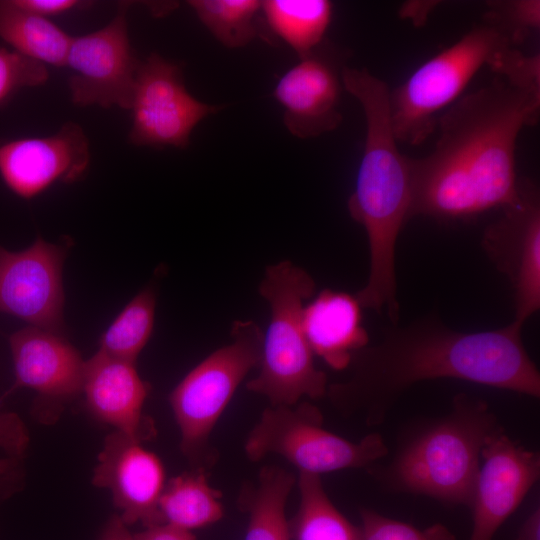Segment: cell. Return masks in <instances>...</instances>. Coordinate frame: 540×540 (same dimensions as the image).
<instances>
[{
	"instance_id": "8fae6325",
	"label": "cell",
	"mask_w": 540,
	"mask_h": 540,
	"mask_svg": "<svg viewBox=\"0 0 540 540\" xmlns=\"http://www.w3.org/2000/svg\"><path fill=\"white\" fill-rule=\"evenodd\" d=\"M484 232L482 247L514 291V321L524 325L540 308V194L529 178L518 179L514 202Z\"/></svg>"
},
{
	"instance_id": "5bb4252c",
	"label": "cell",
	"mask_w": 540,
	"mask_h": 540,
	"mask_svg": "<svg viewBox=\"0 0 540 540\" xmlns=\"http://www.w3.org/2000/svg\"><path fill=\"white\" fill-rule=\"evenodd\" d=\"M481 458L469 506V540H493L540 476L539 453L512 440L503 428L487 439Z\"/></svg>"
},
{
	"instance_id": "ffe728a7",
	"label": "cell",
	"mask_w": 540,
	"mask_h": 540,
	"mask_svg": "<svg viewBox=\"0 0 540 540\" xmlns=\"http://www.w3.org/2000/svg\"><path fill=\"white\" fill-rule=\"evenodd\" d=\"M221 496L209 484L203 468L173 477L159 500L161 523L190 532L210 526L224 516Z\"/></svg>"
},
{
	"instance_id": "4dcf8cb0",
	"label": "cell",
	"mask_w": 540,
	"mask_h": 540,
	"mask_svg": "<svg viewBox=\"0 0 540 540\" xmlns=\"http://www.w3.org/2000/svg\"><path fill=\"white\" fill-rule=\"evenodd\" d=\"M23 482V459L9 456L0 458V506L20 490Z\"/></svg>"
},
{
	"instance_id": "f546056e",
	"label": "cell",
	"mask_w": 540,
	"mask_h": 540,
	"mask_svg": "<svg viewBox=\"0 0 540 540\" xmlns=\"http://www.w3.org/2000/svg\"><path fill=\"white\" fill-rule=\"evenodd\" d=\"M28 444V432L21 418L15 413L0 412V449L6 456L24 458Z\"/></svg>"
},
{
	"instance_id": "d590c367",
	"label": "cell",
	"mask_w": 540,
	"mask_h": 540,
	"mask_svg": "<svg viewBox=\"0 0 540 540\" xmlns=\"http://www.w3.org/2000/svg\"><path fill=\"white\" fill-rule=\"evenodd\" d=\"M514 540H540V510L536 508L522 524Z\"/></svg>"
},
{
	"instance_id": "f1b7e54d",
	"label": "cell",
	"mask_w": 540,
	"mask_h": 540,
	"mask_svg": "<svg viewBox=\"0 0 540 540\" xmlns=\"http://www.w3.org/2000/svg\"><path fill=\"white\" fill-rule=\"evenodd\" d=\"M48 78L44 63L0 47V104L19 89L43 85Z\"/></svg>"
},
{
	"instance_id": "2e32d148",
	"label": "cell",
	"mask_w": 540,
	"mask_h": 540,
	"mask_svg": "<svg viewBox=\"0 0 540 540\" xmlns=\"http://www.w3.org/2000/svg\"><path fill=\"white\" fill-rule=\"evenodd\" d=\"M160 458L139 442L114 431L104 440L92 483L108 489L120 518L128 526L162 524L159 500L166 484Z\"/></svg>"
},
{
	"instance_id": "6da1fadb",
	"label": "cell",
	"mask_w": 540,
	"mask_h": 540,
	"mask_svg": "<svg viewBox=\"0 0 540 540\" xmlns=\"http://www.w3.org/2000/svg\"><path fill=\"white\" fill-rule=\"evenodd\" d=\"M540 116V84L493 73L439 117L434 149L410 157L411 219L471 221L503 209L518 194L516 142Z\"/></svg>"
},
{
	"instance_id": "44dd1931",
	"label": "cell",
	"mask_w": 540,
	"mask_h": 540,
	"mask_svg": "<svg viewBox=\"0 0 540 540\" xmlns=\"http://www.w3.org/2000/svg\"><path fill=\"white\" fill-rule=\"evenodd\" d=\"M294 484L293 474L283 468L261 469L254 486L240 496V506L248 514L244 540H289L285 508Z\"/></svg>"
},
{
	"instance_id": "4316f807",
	"label": "cell",
	"mask_w": 540,
	"mask_h": 540,
	"mask_svg": "<svg viewBox=\"0 0 540 540\" xmlns=\"http://www.w3.org/2000/svg\"><path fill=\"white\" fill-rule=\"evenodd\" d=\"M486 5L482 22L496 28L517 48L540 28L539 0L488 1Z\"/></svg>"
},
{
	"instance_id": "836d02e7",
	"label": "cell",
	"mask_w": 540,
	"mask_h": 540,
	"mask_svg": "<svg viewBox=\"0 0 540 540\" xmlns=\"http://www.w3.org/2000/svg\"><path fill=\"white\" fill-rule=\"evenodd\" d=\"M438 2L433 1H409L399 10L403 18H409L415 26L423 25L428 15Z\"/></svg>"
},
{
	"instance_id": "cb8c5ba5",
	"label": "cell",
	"mask_w": 540,
	"mask_h": 540,
	"mask_svg": "<svg viewBox=\"0 0 540 540\" xmlns=\"http://www.w3.org/2000/svg\"><path fill=\"white\" fill-rule=\"evenodd\" d=\"M261 10L271 30L302 59L325 40L333 5L328 0H266Z\"/></svg>"
},
{
	"instance_id": "d4e9b609",
	"label": "cell",
	"mask_w": 540,
	"mask_h": 540,
	"mask_svg": "<svg viewBox=\"0 0 540 540\" xmlns=\"http://www.w3.org/2000/svg\"><path fill=\"white\" fill-rule=\"evenodd\" d=\"M156 293L147 287L118 314L100 338L99 351L135 363L149 341L155 319Z\"/></svg>"
},
{
	"instance_id": "603a6c76",
	"label": "cell",
	"mask_w": 540,
	"mask_h": 540,
	"mask_svg": "<svg viewBox=\"0 0 540 540\" xmlns=\"http://www.w3.org/2000/svg\"><path fill=\"white\" fill-rule=\"evenodd\" d=\"M298 488L299 506L288 520L289 540H363L361 528L329 499L319 475L300 472Z\"/></svg>"
},
{
	"instance_id": "e0dca14e",
	"label": "cell",
	"mask_w": 540,
	"mask_h": 540,
	"mask_svg": "<svg viewBox=\"0 0 540 540\" xmlns=\"http://www.w3.org/2000/svg\"><path fill=\"white\" fill-rule=\"evenodd\" d=\"M15 372L12 390L37 393V408L52 413L82 393L85 363L79 351L59 332L28 326L9 338Z\"/></svg>"
},
{
	"instance_id": "4fadbf2b",
	"label": "cell",
	"mask_w": 540,
	"mask_h": 540,
	"mask_svg": "<svg viewBox=\"0 0 540 540\" xmlns=\"http://www.w3.org/2000/svg\"><path fill=\"white\" fill-rule=\"evenodd\" d=\"M65 257V248L40 237L19 252L0 246V312L61 333Z\"/></svg>"
},
{
	"instance_id": "3957f363",
	"label": "cell",
	"mask_w": 540,
	"mask_h": 540,
	"mask_svg": "<svg viewBox=\"0 0 540 540\" xmlns=\"http://www.w3.org/2000/svg\"><path fill=\"white\" fill-rule=\"evenodd\" d=\"M344 90L360 103L366 137L356 185L348 199L351 218L361 224L369 247V274L355 296L361 307L385 313L397 325L395 248L398 236L411 219L410 157L398 148L389 111L390 88L367 68L346 66Z\"/></svg>"
},
{
	"instance_id": "7402d4cb",
	"label": "cell",
	"mask_w": 540,
	"mask_h": 540,
	"mask_svg": "<svg viewBox=\"0 0 540 540\" xmlns=\"http://www.w3.org/2000/svg\"><path fill=\"white\" fill-rule=\"evenodd\" d=\"M71 38L49 19L20 8L13 0H0V39L13 50L45 65L65 67Z\"/></svg>"
},
{
	"instance_id": "5b68a950",
	"label": "cell",
	"mask_w": 540,
	"mask_h": 540,
	"mask_svg": "<svg viewBox=\"0 0 540 540\" xmlns=\"http://www.w3.org/2000/svg\"><path fill=\"white\" fill-rule=\"evenodd\" d=\"M314 291L309 273L289 260L268 266L259 285L270 307V321L260 371L247 389L267 397L272 406H293L302 397L318 399L327 392V376L314 364L302 322L304 303Z\"/></svg>"
},
{
	"instance_id": "9c48e42d",
	"label": "cell",
	"mask_w": 540,
	"mask_h": 540,
	"mask_svg": "<svg viewBox=\"0 0 540 540\" xmlns=\"http://www.w3.org/2000/svg\"><path fill=\"white\" fill-rule=\"evenodd\" d=\"M220 108L194 98L181 67L151 53L138 69L129 109V141L136 146L186 148L197 124Z\"/></svg>"
},
{
	"instance_id": "ac0fdd59",
	"label": "cell",
	"mask_w": 540,
	"mask_h": 540,
	"mask_svg": "<svg viewBox=\"0 0 540 540\" xmlns=\"http://www.w3.org/2000/svg\"><path fill=\"white\" fill-rule=\"evenodd\" d=\"M151 386L138 374L135 363L98 350L85 363L82 394L91 415L139 442L156 434L143 406Z\"/></svg>"
},
{
	"instance_id": "52a82bcc",
	"label": "cell",
	"mask_w": 540,
	"mask_h": 540,
	"mask_svg": "<svg viewBox=\"0 0 540 540\" xmlns=\"http://www.w3.org/2000/svg\"><path fill=\"white\" fill-rule=\"evenodd\" d=\"M231 338L189 371L169 396L181 451L197 468L214 463L209 436L240 383L260 363L263 334L256 322L234 321Z\"/></svg>"
},
{
	"instance_id": "8992f818",
	"label": "cell",
	"mask_w": 540,
	"mask_h": 540,
	"mask_svg": "<svg viewBox=\"0 0 540 540\" xmlns=\"http://www.w3.org/2000/svg\"><path fill=\"white\" fill-rule=\"evenodd\" d=\"M510 47L515 46L504 34L481 22L390 90V119L398 143L425 142L435 132L440 112L460 97L483 66L489 67Z\"/></svg>"
},
{
	"instance_id": "7c38bea8",
	"label": "cell",
	"mask_w": 540,
	"mask_h": 540,
	"mask_svg": "<svg viewBox=\"0 0 540 540\" xmlns=\"http://www.w3.org/2000/svg\"><path fill=\"white\" fill-rule=\"evenodd\" d=\"M348 56L325 39L278 80L273 95L284 108V124L292 135L314 138L340 125L342 71Z\"/></svg>"
},
{
	"instance_id": "7a4b0ae2",
	"label": "cell",
	"mask_w": 540,
	"mask_h": 540,
	"mask_svg": "<svg viewBox=\"0 0 540 540\" xmlns=\"http://www.w3.org/2000/svg\"><path fill=\"white\" fill-rule=\"evenodd\" d=\"M523 325L462 332L437 316L387 329L382 340L356 351L351 377L327 392L346 415L368 427L383 424L401 396L427 380L453 378L540 397V373L522 340Z\"/></svg>"
},
{
	"instance_id": "d6986e66",
	"label": "cell",
	"mask_w": 540,
	"mask_h": 540,
	"mask_svg": "<svg viewBox=\"0 0 540 540\" xmlns=\"http://www.w3.org/2000/svg\"><path fill=\"white\" fill-rule=\"evenodd\" d=\"M362 307L355 295L323 289L304 305L302 322L314 355L330 368H348L352 355L369 343L362 324Z\"/></svg>"
},
{
	"instance_id": "d6a6232c",
	"label": "cell",
	"mask_w": 540,
	"mask_h": 540,
	"mask_svg": "<svg viewBox=\"0 0 540 540\" xmlns=\"http://www.w3.org/2000/svg\"><path fill=\"white\" fill-rule=\"evenodd\" d=\"M135 540H196L192 532L168 524H157L134 535Z\"/></svg>"
},
{
	"instance_id": "277c9868",
	"label": "cell",
	"mask_w": 540,
	"mask_h": 540,
	"mask_svg": "<svg viewBox=\"0 0 540 540\" xmlns=\"http://www.w3.org/2000/svg\"><path fill=\"white\" fill-rule=\"evenodd\" d=\"M501 428L485 400L459 393L449 412L410 434L375 477L392 492L469 507L482 449Z\"/></svg>"
},
{
	"instance_id": "30bf717a",
	"label": "cell",
	"mask_w": 540,
	"mask_h": 540,
	"mask_svg": "<svg viewBox=\"0 0 540 540\" xmlns=\"http://www.w3.org/2000/svg\"><path fill=\"white\" fill-rule=\"evenodd\" d=\"M127 3L104 27L71 38L65 67L70 97L78 106H117L130 109L141 63L131 46L127 25Z\"/></svg>"
},
{
	"instance_id": "484cf974",
	"label": "cell",
	"mask_w": 540,
	"mask_h": 540,
	"mask_svg": "<svg viewBox=\"0 0 540 540\" xmlns=\"http://www.w3.org/2000/svg\"><path fill=\"white\" fill-rule=\"evenodd\" d=\"M262 1L191 0L188 5L211 34L228 48H239L257 35L256 17Z\"/></svg>"
},
{
	"instance_id": "83f0119b",
	"label": "cell",
	"mask_w": 540,
	"mask_h": 540,
	"mask_svg": "<svg viewBox=\"0 0 540 540\" xmlns=\"http://www.w3.org/2000/svg\"><path fill=\"white\" fill-rule=\"evenodd\" d=\"M360 517L363 540H456L453 532L441 523L419 529L371 509H361Z\"/></svg>"
},
{
	"instance_id": "9a60e30c",
	"label": "cell",
	"mask_w": 540,
	"mask_h": 540,
	"mask_svg": "<svg viewBox=\"0 0 540 540\" xmlns=\"http://www.w3.org/2000/svg\"><path fill=\"white\" fill-rule=\"evenodd\" d=\"M88 138L80 125L65 123L56 133L0 145V176L17 196L31 199L57 182L80 179L90 164Z\"/></svg>"
},
{
	"instance_id": "e575fe53",
	"label": "cell",
	"mask_w": 540,
	"mask_h": 540,
	"mask_svg": "<svg viewBox=\"0 0 540 540\" xmlns=\"http://www.w3.org/2000/svg\"><path fill=\"white\" fill-rule=\"evenodd\" d=\"M99 540H135L119 514L112 515L104 526Z\"/></svg>"
},
{
	"instance_id": "1f68e13d",
	"label": "cell",
	"mask_w": 540,
	"mask_h": 540,
	"mask_svg": "<svg viewBox=\"0 0 540 540\" xmlns=\"http://www.w3.org/2000/svg\"><path fill=\"white\" fill-rule=\"evenodd\" d=\"M20 8L47 18L66 13L80 5L77 0H13Z\"/></svg>"
},
{
	"instance_id": "ba28073f",
	"label": "cell",
	"mask_w": 540,
	"mask_h": 540,
	"mask_svg": "<svg viewBox=\"0 0 540 540\" xmlns=\"http://www.w3.org/2000/svg\"><path fill=\"white\" fill-rule=\"evenodd\" d=\"M293 406H271L263 411L244 446L251 461L277 454L294 465L299 473L320 476L367 467L388 454L379 433H369L360 441L352 442L324 429L322 413L316 406L308 402Z\"/></svg>"
}]
</instances>
